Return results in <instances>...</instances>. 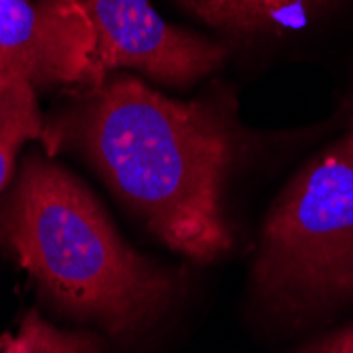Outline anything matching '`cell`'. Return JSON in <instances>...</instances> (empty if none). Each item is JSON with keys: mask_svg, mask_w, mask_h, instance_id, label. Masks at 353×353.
Instances as JSON below:
<instances>
[{"mask_svg": "<svg viewBox=\"0 0 353 353\" xmlns=\"http://www.w3.org/2000/svg\"><path fill=\"white\" fill-rule=\"evenodd\" d=\"M89 17L98 53L95 81L112 70L134 68L174 85L212 72L224 49L161 19L148 0H77Z\"/></svg>", "mask_w": 353, "mask_h": 353, "instance_id": "277c9868", "label": "cell"}, {"mask_svg": "<svg viewBox=\"0 0 353 353\" xmlns=\"http://www.w3.org/2000/svg\"><path fill=\"white\" fill-rule=\"evenodd\" d=\"M208 23L235 34H271L305 23L332 0H182Z\"/></svg>", "mask_w": 353, "mask_h": 353, "instance_id": "8992f818", "label": "cell"}, {"mask_svg": "<svg viewBox=\"0 0 353 353\" xmlns=\"http://www.w3.org/2000/svg\"><path fill=\"white\" fill-rule=\"evenodd\" d=\"M0 245L61 309L112 336L148 328L174 296L172 275L127 245L87 186L39 152L0 205Z\"/></svg>", "mask_w": 353, "mask_h": 353, "instance_id": "7a4b0ae2", "label": "cell"}, {"mask_svg": "<svg viewBox=\"0 0 353 353\" xmlns=\"http://www.w3.org/2000/svg\"><path fill=\"white\" fill-rule=\"evenodd\" d=\"M273 311L309 317L353 301V132L288 182L265 220L252 271Z\"/></svg>", "mask_w": 353, "mask_h": 353, "instance_id": "3957f363", "label": "cell"}, {"mask_svg": "<svg viewBox=\"0 0 353 353\" xmlns=\"http://www.w3.org/2000/svg\"><path fill=\"white\" fill-rule=\"evenodd\" d=\"M351 132H353V127H351Z\"/></svg>", "mask_w": 353, "mask_h": 353, "instance_id": "30bf717a", "label": "cell"}, {"mask_svg": "<svg viewBox=\"0 0 353 353\" xmlns=\"http://www.w3.org/2000/svg\"><path fill=\"white\" fill-rule=\"evenodd\" d=\"M307 353H353V324L336 334H330Z\"/></svg>", "mask_w": 353, "mask_h": 353, "instance_id": "9c48e42d", "label": "cell"}, {"mask_svg": "<svg viewBox=\"0 0 353 353\" xmlns=\"http://www.w3.org/2000/svg\"><path fill=\"white\" fill-rule=\"evenodd\" d=\"M0 353H102V347L91 334L57 328L28 311L15 332L0 336Z\"/></svg>", "mask_w": 353, "mask_h": 353, "instance_id": "ba28073f", "label": "cell"}, {"mask_svg": "<svg viewBox=\"0 0 353 353\" xmlns=\"http://www.w3.org/2000/svg\"><path fill=\"white\" fill-rule=\"evenodd\" d=\"M98 39L77 0H0V66L34 87H95Z\"/></svg>", "mask_w": 353, "mask_h": 353, "instance_id": "5b68a950", "label": "cell"}, {"mask_svg": "<svg viewBox=\"0 0 353 353\" xmlns=\"http://www.w3.org/2000/svg\"><path fill=\"white\" fill-rule=\"evenodd\" d=\"M43 130L34 85L0 66V195L13 178L19 148L41 138Z\"/></svg>", "mask_w": 353, "mask_h": 353, "instance_id": "52a82bcc", "label": "cell"}, {"mask_svg": "<svg viewBox=\"0 0 353 353\" xmlns=\"http://www.w3.org/2000/svg\"><path fill=\"white\" fill-rule=\"evenodd\" d=\"M68 130L108 186L170 250L212 263L231 248L222 186L237 140L208 102H178L136 77L87 89Z\"/></svg>", "mask_w": 353, "mask_h": 353, "instance_id": "6da1fadb", "label": "cell"}]
</instances>
